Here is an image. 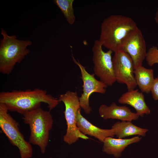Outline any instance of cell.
Segmentation results:
<instances>
[{
  "label": "cell",
  "mask_w": 158,
  "mask_h": 158,
  "mask_svg": "<svg viewBox=\"0 0 158 158\" xmlns=\"http://www.w3.org/2000/svg\"><path fill=\"white\" fill-rule=\"evenodd\" d=\"M4 104L0 103V127L10 142L18 149L21 158H30L33 149L31 144L26 141L20 132L19 124L8 113Z\"/></svg>",
  "instance_id": "8992f818"
},
{
  "label": "cell",
  "mask_w": 158,
  "mask_h": 158,
  "mask_svg": "<svg viewBox=\"0 0 158 158\" xmlns=\"http://www.w3.org/2000/svg\"><path fill=\"white\" fill-rule=\"evenodd\" d=\"M145 59L150 66L158 63V48L154 46L150 47L147 52Z\"/></svg>",
  "instance_id": "ac0fdd59"
},
{
  "label": "cell",
  "mask_w": 158,
  "mask_h": 158,
  "mask_svg": "<svg viewBox=\"0 0 158 158\" xmlns=\"http://www.w3.org/2000/svg\"><path fill=\"white\" fill-rule=\"evenodd\" d=\"M98 112L100 116L105 120L111 119L131 121L138 119L139 116L128 107L118 106L115 102H112L109 106L104 104L101 105Z\"/></svg>",
  "instance_id": "8fae6325"
},
{
  "label": "cell",
  "mask_w": 158,
  "mask_h": 158,
  "mask_svg": "<svg viewBox=\"0 0 158 158\" xmlns=\"http://www.w3.org/2000/svg\"><path fill=\"white\" fill-rule=\"evenodd\" d=\"M80 109L76 116V125L80 131L85 135L93 137L103 142L107 137H113L114 135L113 130L99 128L90 122L82 115Z\"/></svg>",
  "instance_id": "7c38bea8"
},
{
  "label": "cell",
  "mask_w": 158,
  "mask_h": 158,
  "mask_svg": "<svg viewBox=\"0 0 158 158\" xmlns=\"http://www.w3.org/2000/svg\"><path fill=\"white\" fill-rule=\"evenodd\" d=\"M99 40L94 42L92 51L93 70L95 75L107 86H112L116 81L114 74L111 50L105 52Z\"/></svg>",
  "instance_id": "52a82bcc"
},
{
  "label": "cell",
  "mask_w": 158,
  "mask_h": 158,
  "mask_svg": "<svg viewBox=\"0 0 158 158\" xmlns=\"http://www.w3.org/2000/svg\"><path fill=\"white\" fill-rule=\"evenodd\" d=\"M134 74L137 85L141 91L146 93H150L154 79L153 70L142 66L134 69Z\"/></svg>",
  "instance_id": "2e32d148"
},
{
  "label": "cell",
  "mask_w": 158,
  "mask_h": 158,
  "mask_svg": "<svg viewBox=\"0 0 158 158\" xmlns=\"http://www.w3.org/2000/svg\"><path fill=\"white\" fill-rule=\"evenodd\" d=\"M151 92L153 99L155 100H158V77L154 78Z\"/></svg>",
  "instance_id": "d6986e66"
},
{
  "label": "cell",
  "mask_w": 158,
  "mask_h": 158,
  "mask_svg": "<svg viewBox=\"0 0 158 158\" xmlns=\"http://www.w3.org/2000/svg\"><path fill=\"white\" fill-rule=\"evenodd\" d=\"M154 19L156 23L158 24V6L157 10L155 13Z\"/></svg>",
  "instance_id": "ffe728a7"
},
{
  "label": "cell",
  "mask_w": 158,
  "mask_h": 158,
  "mask_svg": "<svg viewBox=\"0 0 158 158\" xmlns=\"http://www.w3.org/2000/svg\"><path fill=\"white\" fill-rule=\"evenodd\" d=\"M54 3L60 9L68 23L73 25L75 17L73 7L74 0H54Z\"/></svg>",
  "instance_id": "e0dca14e"
},
{
  "label": "cell",
  "mask_w": 158,
  "mask_h": 158,
  "mask_svg": "<svg viewBox=\"0 0 158 158\" xmlns=\"http://www.w3.org/2000/svg\"><path fill=\"white\" fill-rule=\"evenodd\" d=\"M72 57L74 62L80 69L81 78L83 82V92L79 97L80 108L85 114H89L92 111L89 104L90 97L94 92L105 93L106 88L107 86L100 80L97 79L95 77L94 74L89 73L86 70L85 67L78 60L76 61L73 55Z\"/></svg>",
  "instance_id": "9c48e42d"
},
{
  "label": "cell",
  "mask_w": 158,
  "mask_h": 158,
  "mask_svg": "<svg viewBox=\"0 0 158 158\" xmlns=\"http://www.w3.org/2000/svg\"><path fill=\"white\" fill-rule=\"evenodd\" d=\"M22 115L23 122L29 125L30 129L29 142L38 146L41 153L44 154L48 145L49 132L54 122L50 111L39 106Z\"/></svg>",
  "instance_id": "3957f363"
},
{
  "label": "cell",
  "mask_w": 158,
  "mask_h": 158,
  "mask_svg": "<svg viewBox=\"0 0 158 158\" xmlns=\"http://www.w3.org/2000/svg\"><path fill=\"white\" fill-rule=\"evenodd\" d=\"M138 28L131 18L121 15H111L102 22L99 40L103 46L115 53L119 50L126 37Z\"/></svg>",
  "instance_id": "7a4b0ae2"
},
{
  "label": "cell",
  "mask_w": 158,
  "mask_h": 158,
  "mask_svg": "<svg viewBox=\"0 0 158 158\" xmlns=\"http://www.w3.org/2000/svg\"><path fill=\"white\" fill-rule=\"evenodd\" d=\"M1 33L3 38L0 42V72L9 75L15 65L20 63L30 53L27 47L32 42L29 40H18L15 35H9L2 28Z\"/></svg>",
  "instance_id": "277c9868"
},
{
  "label": "cell",
  "mask_w": 158,
  "mask_h": 158,
  "mask_svg": "<svg viewBox=\"0 0 158 158\" xmlns=\"http://www.w3.org/2000/svg\"><path fill=\"white\" fill-rule=\"evenodd\" d=\"M157 45H158V44H157Z\"/></svg>",
  "instance_id": "7402d4cb"
},
{
  "label": "cell",
  "mask_w": 158,
  "mask_h": 158,
  "mask_svg": "<svg viewBox=\"0 0 158 158\" xmlns=\"http://www.w3.org/2000/svg\"><path fill=\"white\" fill-rule=\"evenodd\" d=\"M119 50L129 55L133 61L134 69L142 66L147 52L144 38L138 28L126 37L122 43Z\"/></svg>",
  "instance_id": "30bf717a"
},
{
  "label": "cell",
  "mask_w": 158,
  "mask_h": 158,
  "mask_svg": "<svg viewBox=\"0 0 158 158\" xmlns=\"http://www.w3.org/2000/svg\"><path fill=\"white\" fill-rule=\"evenodd\" d=\"M111 128L113 130L115 135L118 138L134 135L145 137L148 130L138 127L133 124L131 121H121L114 124Z\"/></svg>",
  "instance_id": "9a60e30c"
},
{
  "label": "cell",
  "mask_w": 158,
  "mask_h": 158,
  "mask_svg": "<svg viewBox=\"0 0 158 158\" xmlns=\"http://www.w3.org/2000/svg\"><path fill=\"white\" fill-rule=\"evenodd\" d=\"M58 100L59 102H62L65 106L64 113L67 129L63 137V141L71 145L75 142L79 138L88 139V137L80 131L76 125L77 113L81 108L77 92L67 91L65 93L60 95Z\"/></svg>",
  "instance_id": "5b68a950"
},
{
  "label": "cell",
  "mask_w": 158,
  "mask_h": 158,
  "mask_svg": "<svg viewBox=\"0 0 158 158\" xmlns=\"http://www.w3.org/2000/svg\"><path fill=\"white\" fill-rule=\"evenodd\" d=\"M141 138L138 136L128 139L107 137L103 142L102 151L107 154L112 155L116 158H118L121 156L123 151L128 145L138 142Z\"/></svg>",
  "instance_id": "5bb4252c"
},
{
  "label": "cell",
  "mask_w": 158,
  "mask_h": 158,
  "mask_svg": "<svg viewBox=\"0 0 158 158\" xmlns=\"http://www.w3.org/2000/svg\"><path fill=\"white\" fill-rule=\"evenodd\" d=\"M49 158H53V157H50Z\"/></svg>",
  "instance_id": "44dd1931"
},
{
  "label": "cell",
  "mask_w": 158,
  "mask_h": 158,
  "mask_svg": "<svg viewBox=\"0 0 158 158\" xmlns=\"http://www.w3.org/2000/svg\"><path fill=\"white\" fill-rule=\"evenodd\" d=\"M112 61L116 81L125 84L128 91L134 90L137 85L135 78L133 64L129 55L119 50L114 53Z\"/></svg>",
  "instance_id": "ba28073f"
},
{
  "label": "cell",
  "mask_w": 158,
  "mask_h": 158,
  "mask_svg": "<svg viewBox=\"0 0 158 158\" xmlns=\"http://www.w3.org/2000/svg\"><path fill=\"white\" fill-rule=\"evenodd\" d=\"M118 102L132 106L139 116L142 117L145 114H150V110L145 101L144 95L138 89L128 91L123 93L119 98Z\"/></svg>",
  "instance_id": "4fadbf2b"
},
{
  "label": "cell",
  "mask_w": 158,
  "mask_h": 158,
  "mask_svg": "<svg viewBox=\"0 0 158 158\" xmlns=\"http://www.w3.org/2000/svg\"><path fill=\"white\" fill-rule=\"evenodd\" d=\"M59 102L58 99L47 94L46 90L38 88L0 93V103L4 104L8 111H16L22 115L40 106L42 102L47 104L50 111Z\"/></svg>",
  "instance_id": "6da1fadb"
}]
</instances>
